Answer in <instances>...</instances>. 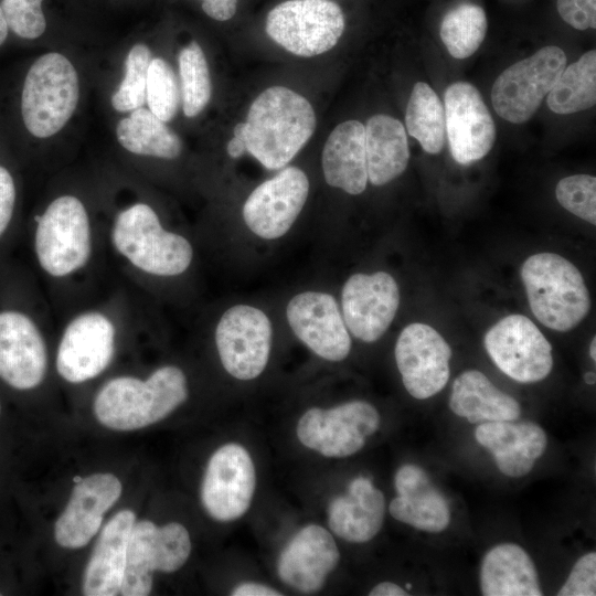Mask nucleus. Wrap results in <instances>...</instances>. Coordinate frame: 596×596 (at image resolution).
Returning <instances> with one entry per match:
<instances>
[{
    "label": "nucleus",
    "mask_w": 596,
    "mask_h": 596,
    "mask_svg": "<svg viewBox=\"0 0 596 596\" xmlns=\"http://www.w3.org/2000/svg\"><path fill=\"white\" fill-rule=\"evenodd\" d=\"M79 97L75 67L61 53L38 57L30 66L21 95V114L30 134L47 138L58 132L74 114Z\"/></svg>",
    "instance_id": "5"
},
{
    "label": "nucleus",
    "mask_w": 596,
    "mask_h": 596,
    "mask_svg": "<svg viewBox=\"0 0 596 596\" xmlns=\"http://www.w3.org/2000/svg\"><path fill=\"white\" fill-rule=\"evenodd\" d=\"M475 438L493 457L522 454L536 460L547 446L546 433L533 422H482L475 430Z\"/></svg>",
    "instance_id": "32"
},
{
    "label": "nucleus",
    "mask_w": 596,
    "mask_h": 596,
    "mask_svg": "<svg viewBox=\"0 0 596 596\" xmlns=\"http://www.w3.org/2000/svg\"><path fill=\"white\" fill-rule=\"evenodd\" d=\"M343 31V12L332 0H287L272 9L266 19L268 36L304 57L331 50Z\"/></svg>",
    "instance_id": "7"
},
{
    "label": "nucleus",
    "mask_w": 596,
    "mask_h": 596,
    "mask_svg": "<svg viewBox=\"0 0 596 596\" xmlns=\"http://www.w3.org/2000/svg\"><path fill=\"white\" fill-rule=\"evenodd\" d=\"M370 596H405L407 592L393 582H382L375 585L369 593Z\"/></svg>",
    "instance_id": "46"
},
{
    "label": "nucleus",
    "mask_w": 596,
    "mask_h": 596,
    "mask_svg": "<svg viewBox=\"0 0 596 596\" xmlns=\"http://www.w3.org/2000/svg\"><path fill=\"white\" fill-rule=\"evenodd\" d=\"M385 515V498L371 479L356 477L345 496L334 498L328 508V524L339 538L364 543L381 530Z\"/></svg>",
    "instance_id": "24"
},
{
    "label": "nucleus",
    "mask_w": 596,
    "mask_h": 596,
    "mask_svg": "<svg viewBox=\"0 0 596 596\" xmlns=\"http://www.w3.org/2000/svg\"><path fill=\"white\" fill-rule=\"evenodd\" d=\"M203 11L217 21L230 20L236 12L237 0H201Z\"/></svg>",
    "instance_id": "44"
},
{
    "label": "nucleus",
    "mask_w": 596,
    "mask_h": 596,
    "mask_svg": "<svg viewBox=\"0 0 596 596\" xmlns=\"http://www.w3.org/2000/svg\"><path fill=\"white\" fill-rule=\"evenodd\" d=\"M450 411L471 424L517 421L521 415L519 402L499 390L482 372L467 370L459 374L449 397Z\"/></svg>",
    "instance_id": "28"
},
{
    "label": "nucleus",
    "mask_w": 596,
    "mask_h": 596,
    "mask_svg": "<svg viewBox=\"0 0 596 596\" xmlns=\"http://www.w3.org/2000/svg\"><path fill=\"white\" fill-rule=\"evenodd\" d=\"M93 233L82 201L70 194L54 199L38 217L34 252L40 267L53 278L74 275L88 263Z\"/></svg>",
    "instance_id": "6"
},
{
    "label": "nucleus",
    "mask_w": 596,
    "mask_h": 596,
    "mask_svg": "<svg viewBox=\"0 0 596 596\" xmlns=\"http://www.w3.org/2000/svg\"><path fill=\"white\" fill-rule=\"evenodd\" d=\"M255 485V467L248 451L238 444H226L207 462L201 486L202 504L214 520H236L248 510Z\"/></svg>",
    "instance_id": "14"
},
{
    "label": "nucleus",
    "mask_w": 596,
    "mask_h": 596,
    "mask_svg": "<svg viewBox=\"0 0 596 596\" xmlns=\"http://www.w3.org/2000/svg\"><path fill=\"white\" fill-rule=\"evenodd\" d=\"M531 311L545 327L565 332L577 327L590 309V296L578 268L555 253H538L521 267Z\"/></svg>",
    "instance_id": "3"
},
{
    "label": "nucleus",
    "mask_w": 596,
    "mask_h": 596,
    "mask_svg": "<svg viewBox=\"0 0 596 596\" xmlns=\"http://www.w3.org/2000/svg\"><path fill=\"white\" fill-rule=\"evenodd\" d=\"M395 361L406 391L417 400L439 393L449 380L451 349L433 327L406 326L395 343Z\"/></svg>",
    "instance_id": "15"
},
{
    "label": "nucleus",
    "mask_w": 596,
    "mask_h": 596,
    "mask_svg": "<svg viewBox=\"0 0 596 596\" xmlns=\"http://www.w3.org/2000/svg\"><path fill=\"white\" fill-rule=\"evenodd\" d=\"M315 129L311 104L287 87L272 86L248 109L244 142L263 167L279 170L301 150Z\"/></svg>",
    "instance_id": "1"
},
{
    "label": "nucleus",
    "mask_w": 596,
    "mask_h": 596,
    "mask_svg": "<svg viewBox=\"0 0 596 596\" xmlns=\"http://www.w3.org/2000/svg\"><path fill=\"white\" fill-rule=\"evenodd\" d=\"M0 595H1V593H0Z\"/></svg>",
    "instance_id": "54"
},
{
    "label": "nucleus",
    "mask_w": 596,
    "mask_h": 596,
    "mask_svg": "<svg viewBox=\"0 0 596 596\" xmlns=\"http://www.w3.org/2000/svg\"><path fill=\"white\" fill-rule=\"evenodd\" d=\"M46 368V344L33 319L18 310L0 311V379L31 390L42 383Z\"/></svg>",
    "instance_id": "20"
},
{
    "label": "nucleus",
    "mask_w": 596,
    "mask_h": 596,
    "mask_svg": "<svg viewBox=\"0 0 596 596\" xmlns=\"http://www.w3.org/2000/svg\"><path fill=\"white\" fill-rule=\"evenodd\" d=\"M135 522V513L125 509L104 526L84 573V595L114 596L119 593Z\"/></svg>",
    "instance_id": "25"
},
{
    "label": "nucleus",
    "mask_w": 596,
    "mask_h": 596,
    "mask_svg": "<svg viewBox=\"0 0 596 596\" xmlns=\"http://www.w3.org/2000/svg\"><path fill=\"white\" fill-rule=\"evenodd\" d=\"M322 171L333 188L358 195L368 183L364 126L359 120L339 124L329 135L322 150Z\"/></svg>",
    "instance_id": "26"
},
{
    "label": "nucleus",
    "mask_w": 596,
    "mask_h": 596,
    "mask_svg": "<svg viewBox=\"0 0 596 596\" xmlns=\"http://www.w3.org/2000/svg\"><path fill=\"white\" fill-rule=\"evenodd\" d=\"M188 397L187 377L174 365L153 371L146 380L118 376L106 382L94 401L99 423L114 430H135L155 424Z\"/></svg>",
    "instance_id": "2"
},
{
    "label": "nucleus",
    "mask_w": 596,
    "mask_h": 596,
    "mask_svg": "<svg viewBox=\"0 0 596 596\" xmlns=\"http://www.w3.org/2000/svg\"><path fill=\"white\" fill-rule=\"evenodd\" d=\"M341 301L348 330L370 343L379 340L393 322L400 306V289L386 272L358 273L345 281Z\"/></svg>",
    "instance_id": "17"
},
{
    "label": "nucleus",
    "mask_w": 596,
    "mask_h": 596,
    "mask_svg": "<svg viewBox=\"0 0 596 596\" xmlns=\"http://www.w3.org/2000/svg\"><path fill=\"white\" fill-rule=\"evenodd\" d=\"M308 193L306 173L297 167H286L252 191L243 205L244 222L260 238H279L292 226Z\"/></svg>",
    "instance_id": "16"
},
{
    "label": "nucleus",
    "mask_w": 596,
    "mask_h": 596,
    "mask_svg": "<svg viewBox=\"0 0 596 596\" xmlns=\"http://www.w3.org/2000/svg\"><path fill=\"white\" fill-rule=\"evenodd\" d=\"M584 381H585V383L588 384V385H594L595 382H596V374H595V372H592V371L586 372L585 375H584Z\"/></svg>",
    "instance_id": "50"
},
{
    "label": "nucleus",
    "mask_w": 596,
    "mask_h": 596,
    "mask_svg": "<svg viewBox=\"0 0 596 596\" xmlns=\"http://www.w3.org/2000/svg\"><path fill=\"white\" fill-rule=\"evenodd\" d=\"M8 25L3 17L2 9L0 7V45L6 41L8 35Z\"/></svg>",
    "instance_id": "48"
},
{
    "label": "nucleus",
    "mask_w": 596,
    "mask_h": 596,
    "mask_svg": "<svg viewBox=\"0 0 596 596\" xmlns=\"http://www.w3.org/2000/svg\"><path fill=\"white\" fill-rule=\"evenodd\" d=\"M479 578L485 596L543 595L534 562L515 543L492 546L481 561Z\"/></svg>",
    "instance_id": "27"
},
{
    "label": "nucleus",
    "mask_w": 596,
    "mask_h": 596,
    "mask_svg": "<svg viewBox=\"0 0 596 596\" xmlns=\"http://www.w3.org/2000/svg\"><path fill=\"white\" fill-rule=\"evenodd\" d=\"M286 316L295 336L320 358L338 362L351 350V338L333 296L304 291L287 305Z\"/></svg>",
    "instance_id": "19"
},
{
    "label": "nucleus",
    "mask_w": 596,
    "mask_h": 596,
    "mask_svg": "<svg viewBox=\"0 0 596 596\" xmlns=\"http://www.w3.org/2000/svg\"><path fill=\"white\" fill-rule=\"evenodd\" d=\"M340 552L331 533L318 524L297 532L279 554L277 573L290 587L313 593L337 567Z\"/></svg>",
    "instance_id": "22"
},
{
    "label": "nucleus",
    "mask_w": 596,
    "mask_h": 596,
    "mask_svg": "<svg viewBox=\"0 0 596 596\" xmlns=\"http://www.w3.org/2000/svg\"><path fill=\"white\" fill-rule=\"evenodd\" d=\"M566 62L564 51L550 45L505 68L491 88V103L499 117L512 124L530 120Z\"/></svg>",
    "instance_id": "8"
},
{
    "label": "nucleus",
    "mask_w": 596,
    "mask_h": 596,
    "mask_svg": "<svg viewBox=\"0 0 596 596\" xmlns=\"http://www.w3.org/2000/svg\"><path fill=\"white\" fill-rule=\"evenodd\" d=\"M231 595L234 596H279L278 590L257 583H243L236 586Z\"/></svg>",
    "instance_id": "45"
},
{
    "label": "nucleus",
    "mask_w": 596,
    "mask_h": 596,
    "mask_svg": "<svg viewBox=\"0 0 596 596\" xmlns=\"http://www.w3.org/2000/svg\"><path fill=\"white\" fill-rule=\"evenodd\" d=\"M178 64L183 113L187 117H195L209 104L212 94L209 66L202 47L191 41L179 52Z\"/></svg>",
    "instance_id": "35"
},
{
    "label": "nucleus",
    "mask_w": 596,
    "mask_h": 596,
    "mask_svg": "<svg viewBox=\"0 0 596 596\" xmlns=\"http://www.w3.org/2000/svg\"><path fill=\"white\" fill-rule=\"evenodd\" d=\"M117 330L99 310H86L65 326L56 350L55 365L62 379L83 383L98 376L111 362Z\"/></svg>",
    "instance_id": "13"
},
{
    "label": "nucleus",
    "mask_w": 596,
    "mask_h": 596,
    "mask_svg": "<svg viewBox=\"0 0 596 596\" xmlns=\"http://www.w3.org/2000/svg\"><path fill=\"white\" fill-rule=\"evenodd\" d=\"M234 136L244 140V137H245V123H238L235 127H234Z\"/></svg>",
    "instance_id": "49"
},
{
    "label": "nucleus",
    "mask_w": 596,
    "mask_h": 596,
    "mask_svg": "<svg viewBox=\"0 0 596 596\" xmlns=\"http://www.w3.org/2000/svg\"><path fill=\"white\" fill-rule=\"evenodd\" d=\"M151 60V51L146 44L138 43L130 49L125 61L124 79L110 99L115 110L132 111L146 103L147 73Z\"/></svg>",
    "instance_id": "36"
},
{
    "label": "nucleus",
    "mask_w": 596,
    "mask_h": 596,
    "mask_svg": "<svg viewBox=\"0 0 596 596\" xmlns=\"http://www.w3.org/2000/svg\"><path fill=\"white\" fill-rule=\"evenodd\" d=\"M498 469L511 478H520L528 475L535 460L522 455V454H509L494 457Z\"/></svg>",
    "instance_id": "43"
},
{
    "label": "nucleus",
    "mask_w": 596,
    "mask_h": 596,
    "mask_svg": "<svg viewBox=\"0 0 596 596\" xmlns=\"http://www.w3.org/2000/svg\"><path fill=\"white\" fill-rule=\"evenodd\" d=\"M0 411H1V405H0Z\"/></svg>",
    "instance_id": "53"
},
{
    "label": "nucleus",
    "mask_w": 596,
    "mask_h": 596,
    "mask_svg": "<svg viewBox=\"0 0 596 596\" xmlns=\"http://www.w3.org/2000/svg\"><path fill=\"white\" fill-rule=\"evenodd\" d=\"M118 142L128 151L161 159H175L182 142L163 120L149 109L137 108L121 119L116 128Z\"/></svg>",
    "instance_id": "30"
},
{
    "label": "nucleus",
    "mask_w": 596,
    "mask_h": 596,
    "mask_svg": "<svg viewBox=\"0 0 596 596\" xmlns=\"http://www.w3.org/2000/svg\"><path fill=\"white\" fill-rule=\"evenodd\" d=\"M394 486L398 496L389 505L392 518L428 533H439L448 526L449 503L423 468L403 465L395 473Z\"/></svg>",
    "instance_id": "23"
},
{
    "label": "nucleus",
    "mask_w": 596,
    "mask_h": 596,
    "mask_svg": "<svg viewBox=\"0 0 596 596\" xmlns=\"http://www.w3.org/2000/svg\"><path fill=\"white\" fill-rule=\"evenodd\" d=\"M556 9L562 20L576 30L596 28V0H556Z\"/></svg>",
    "instance_id": "41"
},
{
    "label": "nucleus",
    "mask_w": 596,
    "mask_h": 596,
    "mask_svg": "<svg viewBox=\"0 0 596 596\" xmlns=\"http://www.w3.org/2000/svg\"><path fill=\"white\" fill-rule=\"evenodd\" d=\"M483 344L497 368L520 383L544 380L552 371V347L523 315H509L485 334Z\"/></svg>",
    "instance_id": "11"
},
{
    "label": "nucleus",
    "mask_w": 596,
    "mask_h": 596,
    "mask_svg": "<svg viewBox=\"0 0 596 596\" xmlns=\"http://www.w3.org/2000/svg\"><path fill=\"white\" fill-rule=\"evenodd\" d=\"M446 132L453 158L469 164L486 157L496 141V125L480 92L456 82L445 92Z\"/></svg>",
    "instance_id": "18"
},
{
    "label": "nucleus",
    "mask_w": 596,
    "mask_h": 596,
    "mask_svg": "<svg viewBox=\"0 0 596 596\" xmlns=\"http://www.w3.org/2000/svg\"><path fill=\"white\" fill-rule=\"evenodd\" d=\"M110 241L134 268L151 276H179L193 259L191 243L163 228L155 210L146 203L129 205L116 215Z\"/></svg>",
    "instance_id": "4"
},
{
    "label": "nucleus",
    "mask_w": 596,
    "mask_h": 596,
    "mask_svg": "<svg viewBox=\"0 0 596 596\" xmlns=\"http://www.w3.org/2000/svg\"><path fill=\"white\" fill-rule=\"evenodd\" d=\"M368 180L376 187L400 177L407 168L409 149L403 124L389 115L370 117L364 126Z\"/></svg>",
    "instance_id": "29"
},
{
    "label": "nucleus",
    "mask_w": 596,
    "mask_h": 596,
    "mask_svg": "<svg viewBox=\"0 0 596 596\" xmlns=\"http://www.w3.org/2000/svg\"><path fill=\"white\" fill-rule=\"evenodd\" d=\"M557 202L568 212L592 225L596 224V178L573 174L558 181L555 188Z\"/></svg>",
    "instance_id": "38"
},
{
    "label": "nucleus",
    "mask_w": 596,
    "mask_h": 596,
    "mask_svg": "<svg viewBox=\"0 0 596 596\" xmlns=\"http://www.w3.org/2000/svg\"><path fill=\"white\" fill-rule=\"evenodd\" d=\"M226 150H227V153L231 158L233 159H237L240 157L243 156V153L245 152L246 150V146H245V142L244 140L237 138V137H233L228 143H227V147H226Z\"/></svg>",
    "instance_id": "47"
},
{
    "label": "nucleus",
    "mask_w": 596,
    "mask_h": 596,
    "mask_svg": "<svg viewBox=\"0 0 596 596\" xmlns=\"http://www.w3.org/2000/svg\"><path fill=\"white\" fill-rule=\"evenodd\" d=\"M82 479H83V478H81L79 476H76V477H74L73 480H74V482H79Z\"/></svg>",
    "instance_id": "52"
},
{
    "label": "nucleus",
    "mask_w": 596,
    "mask_h": 596,
    "mask_svg": "<svg viewBox=\"0 0 596 596\" xmlns=\"http://www.w3.org/2000/svg\"><path fill=\"white\" fill-rule=\"evenodd\" d=\"M273 339L269 318L248 305L228 308L215 328V344L225 371L238 380H253L266 368Z\"/></svg>",
    "instance_id": "12"
},
{
    "label": "nucleus",
    "mask_w": 596,
    "mask_h": 596,
    "mask_svg": "<svg viewBox=\"0 0 596 596\" xmlns=\"http://www.w3.org/2000/svg\"><path fill=\"white\" fill-rule=\"evenodd\" d=\"M487 28L483 8L465 2L455 6L443 17L439 35L453 57L466 58L479 49Z\"/></svg>",
    "instance_id": "34"
},
{
    "label": "nucleus",
    "mask_w": 596,
    "mask_h": 596,
    "mask_svg": "<svg viewBox=\"0 0 596 596\" xmlns=\"http://www.w3.org/2000/svg\"><path fill=\"white\" fill-rule=\"evenodd\" d=\"M549 108L568 115L592 108L596 104V51L590 50L563 70L547 94Z\"/></svg>",
    "instance_id": "31"
},
{
    "label": "nucleus",
    "mask_w": 596,
    "mask_h": 596,
    "mask_svg": "<svg viewBox=\"0 0 596 596\" xmlns=\"http://www.w3.org/2000/svg\"><path fill=\"white\" fill-rule=\"evenodd\" d=\"M589 355H590V359L595 362L596 361V337H593L590 341Z\"/></svg>",
    "instance_id": "51"
},
{
    "label": "nucleus",
    "mask_w": 596,
    "mask_h": 596,
    "mask_svg": "<svg viewBox=\"0 0 596 596\" xmlns=\"http://www.w3.org/2000/svg\"><path fill=\"white\" fill-rule=\"evenodd\" d=\"M43 0H1L8 29L23 39H36L46 28L41 4Z\"/></svg>",
    "instance_id": "39"
},
{
    "label": "nucleus",
    "mask_w": 596,
    "mask_h": 596,
    "mask_svg": "<svg viewBox=\"0 0 596 596\" xmlns=\"http://www.w3.org/2000/svg\"><path fill=\"white\" fill-rule=\"evenodd\" d=\"M596 595V553L582 555L573 565L568 577L557 592V596Z\"/></svg>",
    "instance_id": "40"
},
{
    "label": "nucleus",
    "mask_w": 596,
    "mask_h": 596,
    "mask_svg": "<svg viewBox=\"0 0 596 596\" xmlns=\"http://www.w3.org/2000/svg\"><path fill=\"white\" fill-rule=\"evenodd\" d=\"M15 203V187L10 172L0 166V236L12 219Z\"/></svg>",
    "instance_id": "42"
},
{
    "label": "nucleus",
    "mask_w": 596,
    "mask_h": 596,
    "mask_svg": "<svg viewBox=\"0 0 596 596\" xmlns=\"http://www.w3.org/2000/svg\"><path fill=\"white\" fill-rule=\"evenodd\" d=\"M120 493L121 483L113 473H95L76 482L55 523V541L66 549L85 546L98 532L105 513Z\"/></svg>",
    "instance_id": "21"
},
{
    "label": "nucleus",
    "mask_w": 596,
    "mask_h": 596,
    "mask_svg": "<svg viewBox=\"0 0 596 596\" xmlns=\"http://www.w3.org/2000/svg\"><path fill=\"white\" fill-rule=\"evenodd\" d=\"M191 553L188 530L178 522L158 526L135 522L127 545V560L119 593L145 596L152 587L156 571L172 573L184 565Z\"/></svg>",
    "instance_id": "9"
},
{
    "label": "nucleus",
    "mask_w": 596,
    "mask_h": 596,
    "mask_svg": "<svg viewBox=\"0 0 596 596\" xmlns=\"http://www.w3.org/2000/svg\"><path fill=\"white\" fill-rule=\"evenodd\" d=\"M408 134L423 150L430 155L441 151L445 143L446 124L441 102L434 89L424 82L414 85L405 113Z\"/></svg>",
    "instance_id": "33"
},
{
    "label": "nucleus",
    "mask_w": 596,
    "mask_h": 596,
    "mask_svg": "<svg viewBox=\"0 0 596 596\" xmlns=\"http://www.w3.org/2000/svg\"><path fill=\"white\" fill-rule=\"evenodd\" d=\"M380 423L377 409L356 400L328 409H308L298 421L297 436L302 445L326 457L343 458L360 451Z\"/></svg>",
    "instance_id": "10"
},
{
    "label": "nucleus",
    "mask_w": 596,
    "mask_h": 596,
    "mask_svg": "<svg viewBox=\"0 0 596 596\" xmlns=\"http://www.w3.org/2000/svg\"><path fill=\"white\" fill-rule=\"evenodd\" d=\"M181 92L171 65L161 57L151 60L146 84V102L149 110L164 123L177 114Z\"/></svg>",
    "instance_id": "37"
}]
</instances>
